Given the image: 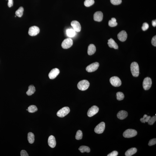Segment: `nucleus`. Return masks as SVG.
Listing matches in <instances>:
<instances>
[{"label": "nucleus", "instance_id": "4468645a", "mask_svg": "<svg viewBox=\"0 0 156 156\" xmlns=\"http://www.w3.org/2000/svg\"><path fill=\"white\" fill-rule=\"evenodd\" d=\"M127 34L124 30L122 31L118 35V38L119 40L122 42H124L126 40L127 38Z\"/></svg>", "mask_w": 156, "mask_h": 156}, {"label": "nucleus", "instance_id": "ddd939ff", "mask_svg": "<svg viewBox=\"0 0 156 156\" xmlns=\"http://www.w3.org/2000/svg\"><path fill=\"white\" fill-rule=\"evenodd\" d=\"M71 25L73 29L76 32H80L81 30V25L77 21H73L71 22Z\"/></svg>", "mask_w": 156, "mask_h": 156}, {"label": "nucleus", "instance_id": "ea45409f", "mask_svg": "<svg viewBox=\"0 0 156 156\" xmlns=\"http://www.w3.org/2000/svg\"><path fill=\"white\" fill-rule=\"evenodd\" d=\"M152 26L154 27H156V20H153L152 21Z\"/></svg>", "mask_w": 156, "mask_h": 156}, {"label": "nucleus", "instance_id": "c756f323", "mask_svg": "<svg viewBox=\"0 0 156 156\" xmlns=\"http://www.w3.org/2000/svg\"><path fill=\"white\" fill-rule=\"evenodd\" d=\"M117 99L119 101L122 100L124 99V95L122 92H118L116 94Z\"/></svg>", "mask_w": 156, "mask_h": 156}, {"label": "nucleus", "instance_id": "423d86ee", "mask_svg": "<svg viewBox=\"0 0 156 156\" xmlns=\"http://www.w3.org/2000/svg\"><path fill=\"white\" fill-rule=\"evenodd\" d=\"M110 81L113 86L116 87H119L121 85V81L119 77L117 76H113L110 78Z\"/></svg>", "mask_w": 156, "mask_h": 156}, {"label": "nucleus", "instance_id": "9d476101", "mask_svg": "<svg viewBox=\"0 0 156 156\" xmlns=\"http://www.w3.org/2000/svg\"><path fill=\"white\" fill-rule=\"evenodd\" d=\"M40 29L39 27L36 26H32L29 29L28 34L30 36H36L39 33Z\"/></svg>", "mask_w": 156, "mask_h": 156}, {"label": "nucleus", "instance_id": "58836bf2", "mask_svg": "<svg viewBox=\"0 0 156 156\" xmlns=\"http://www.w3.org/2000/svg\"><path fill=\"white\" fill-rule=\"evenodd\" d=\"M8 7H11L13 5V0H8Z\"/></svg>", "mask_w": 156, "mask_h": 156}, {"label": "nucleus", "instance_id": "a878e982", "mask_svg": "<svg viewBox=\"0 0 156 156\" xmlns=\"http://www.w3.org/2000/svg\"><path fill=\"white\" fill-rule=\"evenodd\" d=\"M24 9L23 7H20L17 11H16L15 14L16 16L19 17H21L23 15Z\"/></svg>", "mask_w": 156, "mask_h": 156}, {"label": "nucleus", "instance_id": "7ed1b4c3", "mask_svg": "<svg viewBox=\"0 0 156 156\" xmlns=\"http://www.w3.org/2000/svg\"><path fill=\"white\" fill-rule=\"evenodd\" d=\"M137 134V132L135 129H128L123 132V135L125 138H131L136 136Z\"/></svg>", "mask_w": 156, "mask_h": 156}, {"label": "nucleus", "instance_id": "a211bd4d", "mask_svg": "<svg viewBox=\"0 0 156 156\" xmlns=\"http://www.w3.org/2000/svg\"><path fill=\"white\" fill-rule=\"evenodd\" d=\"M108 46L110 48H113L115 49H118V45L114 40L112 38L108 40Z\"/></svg>", "mask_w": 156, "mask_h": 156}, {"label": "nucleus", "instance_id": "393cba45", "mask_svg": "<svg viewBox=\"0 0 156 156\" xmlns=\"http://www.w3.org/2000/svg\"><path fill=\"white\" fill-rule=\"evenodd\" d=\"M108 25L110 27H114L117 26V23L116 22V20L114 18H112L111 20L108 22Z\"/></svg>", "mask_w": 156, "mask_h": 156}, {"label": "nucleus", "instance_id": "e433bc0d", "mask_svg": "<svg viewBox=\"0 0 156 156\" xmlns=\"http://www.w3.org/2000/svg\"><path fill=\"white\" fill-rule=\"evenodd\" d=\"M21 156H28V154L26 151L25 150H22L20 153Z\"/></svg>", "mask_w": 156, "mask_h": 156}, {"label": "nucleus", "instance_id": "c9c22d12", "mask_svg": "<svg viewBox=\"0 0 156 156\" xmlns=\"http://www.w3.org/2000/svg\"><path fill=\"white\" fill-rule=\"evenodd\" d=\"M118 153L117 151H113L112 152L108 154V156H117L118 155Z\"/></svg>", "mask_w": 156, "mask_h": 156}, {"label": "nucleus", "instance_id": "9b49d317", "mask_svg": "<svg viewBox=\"0 0 156 156\" xmlns=\"http://www.w3.org/2000/svg\"><path fill=\"white\" fill-rule=\"evenodd\" d=\"M99 108L96 106H94L89 109L88 111L87 114L88 117H91L98 113Z\"/></svg>", "mask_w": 156, "mask_h": 156}, {"label": "nucleus", "instance_id": "412c9836", "mask_svg": "<svg viewBox=\"0 0 156 156\" xmlns=\"http://www.w3.org/2000/svg\"><path fill=\"white\" fill-rule=\"evenodd\" d=\"M137 151V149L136 148H131L126 151L125 155L126 156H132L136 153Z\"/></svg>", "mask_w": 156, "mask_h": 156}, {"label": "nucleus", "instance_id": "a19ab883", "mask_svg": "<svg viewBox=\"0 0 156 156\" xmlns=\"http://www.w3.org/2000/svg\"><path fill=\"white\" fill-rule=\"evenodd\" d=\"M26 110H28V109H26Z\"/></svg>", "mask_w": 156, "mask_h": 156}, {"label": "nucleus", "instance_id": "f03ea898", "mask_svg": "<svg viewBox=\"0 0 156 156\" xmlns=\"http://www.w3.org/2000/svg\"><path fill=\"white\" fill-rule=\"evenodd\" d=\"M90 85L89 82L87 80H83L80 81L78 83L77 86L78 89L80 90H86L89 88Z\"/></svg>", "mask_w": 156, "mask_h": 156}, {"label": "nucleus", "instance_id": "2eb2a0df", "mask_svg": "<svg viewBox=\"0 0 156 156\" xmlns=\"http://www.w3.org/2000/svg\"><path fill=\"white\" fill-rule=\"evenodd\" d=\"M103 15L101 11H97L94 15V20L95 21L100 22L102 21Z\"/></svg>", "mask_w": 156, "mask_h": 156}, {"label": "nucleus", "instance_id": "f257e3e1", "mask_svg": "<svg viewBox=\"0 0 156 156\" xmlns=\"http://www.w3.org/2000/svg\"><path fill=\"white\" fill-rule=\"evenodd\" d=\"M131 72L134 77H137L139 74V65L136 62H132L131 64Z\"/></svg>", "mask_w": 156, "mask_h": 156}, {"label": "nucleus", "instance_id": "72a5a7b5", "mask_svg": "<svg viewBox=\"0 0 156 156\" xmlns=\"http://www.w3.org/2000/svg\"><path fill=\"white\" fill-rule=\"evenodd\" d=\"M149 27V26L148 23H144L143 24L142 29L144 31H145L148 30Z\"/></svg>", "mask_w": 156, "mask_h": 156}, {"label": "nucleus", "instance_id": "bb28decb", "mask_svg": "<svg viewBox=\"0 0 156 156\" xmlns=\"http://www.w3.org/2000/svg\"><path fill=\"white\" fill-rule=\"evenodd\" d=\"M28 111L30 113H34L37 111L38 109L36 106L32 105L30 106L28 108Z\"/></svg>", "mask_w": 156, "mask_h": 156}, {"label": "nucleus", "instance_id": "f3484780", "mask_svg": "<svg viewBox=\"0 0 156 156\" xmlns=\"http://www.w3.org/2000/svg\"><path fill=\"white\" fill-rule=\"evenodd\" d=\"M128 113L127 112L124 110H121L119 111L117 114L118 118L121 120H124L127 117Z\"/></svg>", "mask_w": 156, "mask_h": 156}, {"label": "nucleus", "instance_id": "7c9ffc66", "mask_svg": "<svg viewBox=\"0 0 156 156\" xmlns=\"http://www.w3.org/2000/svg\"><path fill=\"white\" fill-rule=\"evenodd\" d=\"M83 136V134L82 132L80 130H78L77 131L76 135V139L77 140H79L82 139Z\"/></svg>", "mask_w": 156, "mask_h": 156}, {"label": "nucleus", "instance_id": "6ab92c4d", "mask_svg": "<svg viewBox=\"0 0 156 156\" xmlns=\"http://www.w3.org/2000/svg\"><path fill=\"white\" fill-rule=\"evenodd\" d=\"M96 51V48L95 45L93 44H91L88 47V54L89 55H93Z\"/></svg>", "mask_w": 156, "mask_h": 156}, {"label": "nucleus", "instance_id": "1a4fd4ad", "mask_svg": "<svg viewBox=\"0 0 156 156\" xmlns=\"http://www.w3.org/2000/svg\"><path fill=\"white\" fill-rule=\"evenodd\" d=\"M99 66V63L98 62L94 63L87 66L86 70L89 72H92L97 70Z\"/></svg>", "mask_w": 156, "mask_h": 156}, {"label": "nucleus", "instance_id": "c85d7f7f", "mask_svg": "<svg viewBox=\"0 0 156 156\" xmlns=\"http://www.w3.org/2000/svg\"><path fill=\"white\" fill-rule=\"evenodd\" d=\"M95 1L94 0H85L84 5L86 7H89L93 5Z\"/></svg>", "mask_w": 156, "mask_h": 156}, {"label": "nucleus", "instance_id": "20e7f679", "mask_svg": "<svg viewBox=\"0 0 156 156\" xmlns=\"http://www.w3.org/2000/svg\"><path fill=\"white\" fill-rule=\"evenodd\" d=\"M70 111V110L69 107H65L57 112V115L60 117H63L68 114Z\"/></svg>", "mask_w": 156, "mask_h": 156}, {"label": "nucleus", "instance_id": "5701e85b", "mask_svg": "<svg viewBox=\"0 0 156 156\" xmlns=\"http://www.w3.org/2000/svg\"><path fill=\"white\" fill-rule=\"evenodd\" d=\"M28 139L30 144L33 143L35 141V136L32 132H29L28 134Z\"/></svg>", "mask_w": 156, "mask_h": 156}, {"label": "nucleus", "instance_id": "6e6552de", "mask_svg": "<svg viewBox=\"0 0 156 156\" xmlns=\"http://www.w3.org/2000/svg\"><path fill=\"white\" fill-rule=\"evenodd\" d=\"M105 127V123L103 122H101L96 127L94 131L97 134H102L104 132Z\"/></svg>", "mask_w": 156, "mask_h": 156}, {"label": "nucleus", "instance_id": "f704fd0d", "mask_svg": "<svg viewBox=\"0 0 156 156\" xmlns=\"http://www.w3.org/2000/svg\"><path fill=\"white\" fill-rule=\"evenodd\" d=\"M156 143V139L155 138V139H152L150 140L149 142L148 145L149 146H151L155 145Z\"/></svg>", "mask_w": 156, "mask_h": 156}, {"label": "nucleus", "instance_id": "0eeeda50", "mask_svg": "<svg viewBox=\"0 0 156 156\" xmlns=\"http://www.w3.org/2000/svg\"><path fill=\"white\" fill-rule=\"evenodd\" d=\"M73 43V41L71 38H67L63 41L62 43L61 46L63 49H67L72 46Z\"/></svg>", "mask_w": 156, "mask_h": 156}, {"label": "nucleus", "instance_id": "4be33fe9", "mask_svg": "<svg viewBox=\"0 0 156 156\" xmlns=\"http://www.w3.org/2000/svg\"><path fill=\"white\" fill-rule=\"evenodd\" d=\"M36 91L35 87L33 85H30L29 86L28 90L26 92V94L28 96H31L35 93Z\"/></svg>", "mask_w": 156, "mask_h": 156}, {"label": "nucleus", "instance_id": "b1692460", "mask_svg": "<svg viewBox=\"0 0 156 156\" xmlns=\"http://www.w3.org/2000/svg\"><path fill=\"white\" fill-rule=\"evenodd\" d=\"M79 150L82 153L85 152L89 153L90 151V148L89 147L85 146H80L79 148Z\"/></svg>", "mask_w": 156, "mask_h": 156}, {"label": "nucleus", "instance_id": "dca6fc26", "mask_svg": "<svg viewBox=\"0 0 156 156\" xmlns=\"http://www.w3.org/2000/svg\"><path fill=\"white\" fill-rule=\"evenodd\" d=\"M48 142L49 145L51 148L55 147L56 145V142L55 137L52 135L50 136L48 138Z\"/></svg>", "mask_w": 156, "mask_h": 156}, {"label": "nucleus", "instance_id": "4c0bfd02", "mask_svg": "<svg viewBox=\"0 0 156 156\" xmlns=\"http://www.w3.org/2000/svg\"><path fill=\"white\" fill-rule=\"evenodd\" d=\"M151 43L152 45L154 46H156V36H154L152 38V40H151Z\"/></svg>", "mask_w": 156, "mask_h": 156}, {"label": "nucleus", "instance_id": "2f4dec72", "mask_svg": "<svg viewBox=\"0 0 156 156\" xmlns=\"http://www.w3.org/2000/svg\"><path fill=\"white\" fill-rule=\"evenodd\" d=\"M156 120V116H154L152 117H151L148 122V124L151 125H153L155 122Z\"/></svg>", "mask_w": 156, "mask_h": 156}, {"label": "nucleus", "instance_id": "cd10ccee", "mask_svg": "<svg viewBox=\"0 0 156 156\" xmlns=\"http://www.w3.org/2000/svg\"><path fill=\"white\" fill-rule=\"evenodd\" d=\"M151 118V116H148L147 114L144 115L143 117L140 119V121L142 123H145V122H148L150 118Z\"/></svg>", "mask_w": 156, "mask_h": 156}, {"label": "nucleus", "instance_id": "aec40b11", "mask_svg": "<svg viewBox=\"0 0 156 156\" xmlns=\"http://www.w3.org/2000/svg\"><path fill=\"white\" fill-rule=\"evenodd\" d=\"M66 33L68 36L71 38L75 36L76 32L73 29L70 28L66 30Z\"/></svg>", "mask_w": 156, "mask_h": 156}, {"label": "nucleus", "instance_id": "473e14b6", "mask_svg": "<svg viewBox=\"0 0 156 156\" xmlns=\"http://www.w3.org/2000/svg\"><path fill=\"white\" fill-rule=\"evenodd\" d=\"M111 3L114 5H118L122 2V0H110Z\"/></svg>", "mask_w": 156, "mask_h": 156}, {"label": "nucleus", "instance_id": "f8f14e48", "mask_svg": "<svg viewBox=\"0 0 156 156\" xmlns=\"http://www.w3.org/2000/svg\"><path fill=\"white\" fill-rule=\"evenodd\" d=\"M60 73L58 69L56 68L53 69L49 74V77L51 79H54L57 77Z\"/></svg>", "mask_w": 156, "mask_h": 156}, {"label": "nucleus", "instance_id": "39448f33", "mask_svg": "<svg viewBox=\"0 0 156 156\" xmlns=\"http://www.w3.org/2000/svg\"><path fill=\"white\" fill-rule=\"evenodd\" d=\"M152 80L150 78L147 77L145 78L143 82V87L145 90H149L152 85Z\"/></svg>", "mask_w": 156, "mask_h": 156}]
</instances>
